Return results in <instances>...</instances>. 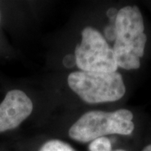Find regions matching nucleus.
<instances>
[{
  "label": "nucleus",
  "mask_w": 151,
  "mask_h": 151,
  "mask_svg": "<svg viewBox=\"0 0 151 151\" xmlns=\"http://www.w3.org/2000/svg\"><path fill=\"white\" fill-rule=\"evenodd\" d=\"M114 31L113 50L118 66L125 70L139 69L147 41L139 9L126 6L119 9L114 20Z\"/></svg>",
  "instance_id": "f257e3e1"
},
{
  "label": "nucleus",
  "mask_w": 151,
  "mask_h": 151,
  "mask_svg": "<svg viewBox=\"0 0 151 151\" xmlns=\"http://www.w3.org/2000/svg\"><path fill=\"white\" fill-rule=\"evenodd\" d=\"M142 151H151V145L146 146L145 148Z\"/></svg>",
  "instance_id": "6e6552de"
},
{
  "label": "nucleus",
  "mask_w": 151,
  "mask_h": 151,
  "mask_svg": "<svg viewBox=\"0 0 151 151\" xmlns=\"http://www.w3.org/2000/svg\"><path fill=\"white\" fill-rule=\"evenodd\" d=\"M39 151H76L70 145L59 139H51L45 143Z\"/></svg>",
  "instance_id": "423d86ee"
},
{
  "label": "nucleus",
  "mask_w": 151,
  "mask_h": 151,
  "mask_svg": "<svg viewBox=\"0 0 151 151\" xmlns=\"http://www.w3.org/2000/svg\"><path fill=\"white\" fill-rule=\"evenodd\" d=\"M33 111L31 99L21 90L7 92L0 103V133L15 129Z\"/></svg>",
  "instance_id": "39448f33"
},
{
  "label": "nucleus",
  "mask_w": 151,
  "mask_h": 151,
  "mask_svg": "<svg viewBox=\"0 0 151 151\" xmlns=\"http://www.w3.org/2000/svg\"><path fill=\"white\" fill-rule=\"evenodd\" d=\"M75 60L81 71L114 72L119 68L113 49L92 27L83 29L81 43L76 47Z\"/></svg>",
  "instance_id": "20e7f679"
},
{
  "label": "nucleus",
  "mask_w": 151,
  "mask_h": 151,
  "mask_svg": "<svg viewBox=\"0 0 151 151\" xmlns=\"http://www.w3.org/2000/svg\"><path fill=\"white\" fill-rule=\"evenodd\" d=\"M70 88L87 103L115 102L126 92L122 75L118 72L74 71L68 76Z\"/></svg>",
  "instance_id": "7ed1b4c3"
},
{
  "label": "nucleus",
  "mask_w": 151,
  "mask_h": 151,
  "mask_svg": "<svg viewBox=\"0 0 151 151\" xmlns=\"http://www.w3.org/2000/svg\"><path fill=\"white\" fill-rule=\"evenodd\" d=\"M133 118V113L128 109L114 112L90 111L70 127L69 136L73 140L87 143L105 135H129L134 129Z\"/></svg>",
  "instance_id": "f03ea898"
},
{
  "label": "nucleus",
  "mask_w": 151,
  "mask_h": 151,
  "mask_svg": "<svg viewBox=\"0 0 151 151\" xmlns=\"http://www.w3.org/2000/svg\"><path fill=\"white\" fill-rule=\"evenodd\" d=\"M90 151H113L112 143L107 137H100L91 141L89 145Z\"/></svg>",
  "instance_id": "0eeeda50"
},
{
  "label": "nucleus",
  "mask_w": 151,
  "mask_h": 151,
  "mask_svg": "<svg viewBox=\"0 0 151 151\" xmlns=\"http://www.w3.org/2000/svg\"><path fill=\"white\" fill-rule=\"evenodd\" d=\"M113 151H127V150H114Z\"/></svg>",
  "instance_id": "1a4fd4ad"
}]
</instances>
